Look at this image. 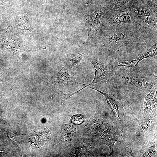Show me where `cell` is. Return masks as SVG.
I'll list each match as a JSON object with an SVG mask.
<instances>
[{
  "label": "cell",
  "instance_id": "cell-14",
  "mask_svg": "<svg viewBox=\"0 0 157 157\" xmlns=\"http://www.w3.org/2000/svg\"><path fill=\"white\" fill-rule=\"evenodd\" d=\"M84 119L83 116L80 114L74 115L72 118V122L76 124H78L82 123Z\"/></svg>",
  "mask_w": 157,
  "mask_h": 157
},
{
  "label": "cell",
  "instance_id": "cell-3",
  "mask_svg": "<svg viewBox=\"0 0 157 157\" xmlns=\"http://www.w3.org/2000/svg\"><path fill=\"white\" fill-rule=\"evenodd\" d=\"M128 10L135 23L149 29H157V0H131Z\"/></svg>",
  "mask_w": 157,
  "mask_h": 157
},
{
  "label": "cell",
  "instance_id": "cell-6",
  "mask_svg": "<svg viewBox=\"0 0 157 157\" xmlns=\"http://www.w3.org/2000/svg\"><path fill=\"white\" fill-rule=\"evenodd\" d=\"M157 42L148 49L143 52L136 58L133 59L114 60L113 64L114 68L116 67H134L138 65L139 63L142 60L151 58L157 55Z\"/></svg>",
  "mask_w": 157,
  "mask_h": 157
},
{
  "label": "cell",
  "instance_id": "cell-8",
  "mask_svg": "<svg viewBox=\"0 0 157 157\" xmlns=\"http://www.w3.org/2000/svg\"><path fill=\"white\" fill-rule=\"evenodd\" d=\"M69 69L65 65L56 73L53 78V82L55 84H60L64 83L73 82L85 85V84L80 83L71 79Z\"/></svg>",
  "mask_w": 157,
  "mask_h": 157
},
{
  "label": "cell",
  "instance_id": "cell-11",
  "mask_svg": "<svg viewBox=\"0 0 157 157\" xmlns=\"http://www.w3.org/2000/svg\"><path fill=\"white\" fill-rule=\"evenodd\" d=\"M157 103L156 95L150 92L146 97L144 102L145 110H151Z\"/></svg>",
  "mask_w": 157,
  "mask_h": 157
},
{
  "label": "cell",
  "instance_id": "cell-9",
  "mask_svg": "<svg viewBox=\"0 0 157 157\" xmlns=\"http://www.w3.org/2000/svg\"><path fill=\"white\" fill-rule=\"evenodd\" d=\"M101 138L106 144L110 145L109 154L110 155H111L114 144L117 140V135L114 128L111 126H109L107 130L104 132Z\"/></svg>",
  "mask_w": 157,
  "mask_h": 157
},
{
  "label": "cell",
  "instance_id": "cell-10",
  "mask_svg": "<svg viewBox=\"0 0 157 157\" xmlns=\"http://www.w3.org/2000/svg\"><path fill=\"white\" fill-rule=\"evenodd\" d=\"M29 18L26 15L17 16L15 20V24L18 28L22 30H27L31 33L28 24Z\"/></svg>",
  "mask_w": 157,
  "mask_h": 157
},
{
  "label": "cell",
  "instance_id": "cell-7",
  "mask_svg": "<svg viewBox=\"0 0 157 157\" xmlns=\"http://www.w3.org/2000/svg\"><path fill=\"white\" fill-rule=\"evenodd\" d=\"M104 10L100 6L92 14L88 16L87 26L90 38L94 39L101 33L100 24Z\"/></svg>",
  "mask_w": 157,
  "mask_h": 157
},
{
  "label": "cell",
  "instance_id": "cell-12",
  "mask_svg": "<svg viewBox=\"0 0 157 157\" xmlns=\"http://www.w3.org/2000/svg\"><path fill=\"white\" fill-rule=\"evenodd\" d=\"M84 53H80L74 54L69 59L66 65L69 70L71 69L81 62Z\"/></svg>",
  "mask_w": 157,
  "mask_h": 157
},
{
  "label": "cell",
  "instance_id": "cell-4",
  "mask_svg": "<svg viewBox=\"0 0 157 157\" xmlns=\"http://www.w3.org/2000/svg\"><path fill=\"white\" fill-rule=\"evenodd\" d=\"M112 55L107 51L104 54L94 55L90 58V62L95 69L94 78L90 83L85 84L77 92L88 86L103 80H112L114 70Z\"/></svg>",
  "mask_w": 157,
  "mask_h": 157
},
{
  "label": "cell",
  "instance_id": "cell-2",
  "mask_svg": "<svg viewBox=\"0 0 157 157\" xmlns=\"http://www.w3.org/2000/svg\"><path fill=\"white\" fill-rule=\"evenodd\" d=\"M141 26L135 23H129L109 28L106 35L104 44L107 50L113 54L121 47L138 42H144Z\"/></svg>",
  "mask_w": 157,
  "mask_h": 157
},
{
  "label": "cell",
  "instance_id": "cell-13",
  "mask_svg": "<svg viewBox=\"0 0 157 157\" xmlns=\"http://www.w3.org/2000/svg\"><path fill=\"white\" fill-rule=\"evenodd\" d=\"M130 0H110L107 11L118 9L122 7Z\"/></svg>",
  "mask_w": 157,
  "mask_h": 157
},
{
  "label": "cell",
  "instance_id": "cell-1",
  "mask_svg": "<svg viewBox=\"0 0 157 157\" xmlns=\"http://www.w3.org/2000/svg\"><path fill=\"white\" fill-rule=\"evenodd\" d=\"M112 80L119 85H132L146 91L154 92L157 89L156 76L142 70L138 65L114 68Z\"/></svg>",
  "mask_w": 157,
  "mask_h": 157
},
{
  "label": "cell",
  "instance_id": "cell-5",
  "mask_svg": "<svg viewBox=\"0 0 157 157\" xmlns=\"http://www.w3.org/2000/svg\"><path fill=\"white\" fill-rule=\"evenodd\" d=\"M106 12V22L109 28L135 23L130 13L127 10L118 9L107 11Z\"/></svg>",
  "mask_w": 157,
  "mask_h": 157
}]
</instances>
